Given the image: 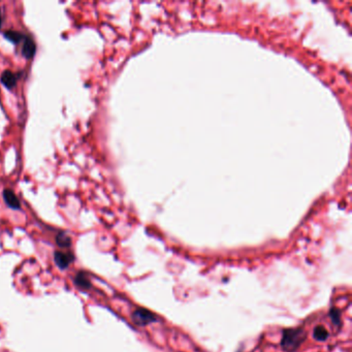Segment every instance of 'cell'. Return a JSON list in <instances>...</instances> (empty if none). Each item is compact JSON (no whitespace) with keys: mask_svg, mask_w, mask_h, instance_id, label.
Returning a JSON list of instances; mask_svg holds the SVG:
<instances>
[{"mask_svg":"<svg viewBox=\"0 0 352 352\" xmlns=\"http://www.w3.org/2000/svg\"><path fill=\"white\" fill-rule=\"evenodd\" d=\"M307 339V334L303 327L286 328L282 333L281 347L285 352H294Z\"/></svg>","mask_w":352,"mask_h":352,"instance_id":"cell-1","label":"cell"},{"mask_svg":"<svg viewBox=\"0 0 352 352\" xmlns=\"http://www.w3.org/2000/svg\"><path fill=\"white\" fill-rule=\"evenodd\" d=\"M131 319L134 322V324L138 326H146L148 324L157 321V317L154 313L144 308H137L136 310H134L131 314Z\"/></svg>","mask_w":352,"mask_h":352,"instance_id":"cell-2","label":"cell"},{"mask_svg":"<svg viewBox=\"0 0 352 352\" xmlns=\"http://www.w3.org/2000/svg\"><path fill=\"white\" fill-rule=\"evenodd\" d=\"M56 266L60 270H66L75 261V255L69 251H56L54 254Z\"/></svg>","mask_w":352,"mask_h":352,"instance_id":"cell-3","label":"cell"},{"mask_svg":"<svg viewBox=\"0 0 352 352\" xmlns=\"http://www.w3.org/2000/svg\"><path fill=\"white\" fill-rule=\"evenodd\" d=\"M4 198H5V202L7 203V205L14 210H19L21 208V204H20V200L18 199L17 195L14 193L13 190L11 189H6L4 191Z\"/></svg>","mask_w":352,"mask_h":352,"instance_id":"cell-4","label":"cell"},{"mask_svg":"<svg viewBox=\"0 0 352 352\" xmlns=\"http://www.w3.org/2000/svg\"><path fill=\"white\" fill-rule=\"evenodd\" d=\"M74 282L76 284L77 287L83 289V290H88L91 288V282L88 278V276L84 273V272H79L75 278H74Z\"/></svg>","mask_w":352,"mask_h":352,"instance_id":"cell-5","label":"cell"},{"mask_svg":"<svg viewBox=\"0 0 352 352\" xmlns=\"http://www.w3.org/2000/svg\"><path fill=\"white\" fill-rule=\"evenodd\" d=\"M22 53H23V56L27 59H30L33 57L35 53V43L30 37L25 38L23 48H22Z\"/></svg>","mask_w":352,"mask_h":352,"instance_id":"cell-6","label":"cell"},{"mask_svg":"<svg viewBox=\"0 0 352 352\" xmlns=\"http://www.w3.org/2000/svg\"><path fill=\"white\" fill-rule=\"evenodd\" d=\"M2 82L3 84L8 87V88H14L16 86V82H17V79L15 77V75L10 72V71H7L3 74L2 76Z\"/></svg>","mask_w":352,"mask_h":352,"instance_id":"cell-7","label":"cell"},{"mask_svg":"<svg viewBox=\"0 0 352 352\" xmlns=\"http://www.w3.org/2000/svg\"><path fill=\"white\" fill-rule=\"evenodd\" d=\"M313 337L316 341L323 342L328 338V332L324 326L317 325L313 331Z\"/></svg>","mask_w":352,"mask_h":352,"instance_id":"cell-8","label":"cell"},{"mask_svg":"<svg viewBox=\"0 0 352 352\" xmlns=\"http://www.w3.org/2000/svg\"><path fill=\"white\" fill-rule=\"evenodd\" d=\"M56 244L61 248H69L72 246V239L65 232H60L56 236Z\"/></svg>","mask_w":352,"mask_h":352,"instance_id":"cell-9","label":"cell"},{"mask_svg":"<svg viewBox=\"0 0 352 352\" xmlns=\"http://www.w3.org/2000/svg\"><path fill=\"white\" fill-rule=\"evenodd\" d=\"M330 317H331L334 324H336V325L341 324V312L338 309L332 308L330 311Z\"/></svg>","mask_w":352,"mask_h":352,"instance_id":"cell-10","label":"cell"},{"mask_svg":"<svg viewBox=\"0 0 352 352\" xmlns=\"http://www.w3.org/2000/svg\"><path fill=\"white\" fill-rule=\"evenodd\" d=\"M6 36L9 39H11L12 41H14V42H19L24 37L21 33L16 32V31H7L6 32Z\"/></svg>","mask_w":352,"mask_h":352,"instance_id":"cell-11","label":"cell"},{"mask_svg":"<svg viewBox=\"0 0 352 352\" xmlns=\"http://www.w3.org/2000/svg\"><path fill=\"white\" fill-rule=\"evenodd\" d=\"M3 24V17H2V13H0V26Z\"/></svg>","mask_w":352,"mask_h":352,"instance_id":"cell-12","label":"cell"}]
</instances>
